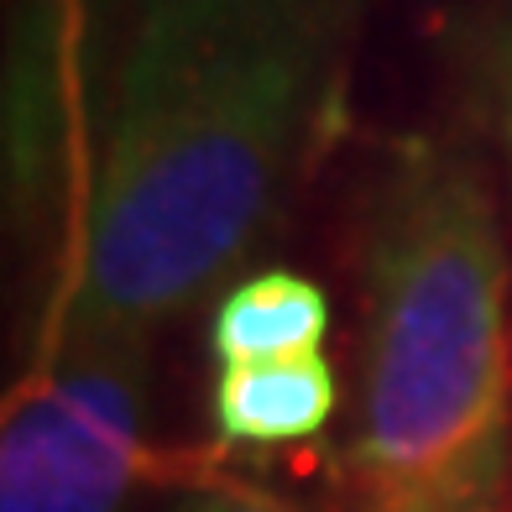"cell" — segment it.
I'll return each instance as SVG.
<instances>
[{"label":"cell","mask_w":512,"mask_h":512,"mask_svg":"<svg viewBox=\"0 0 512 512\" xmlns=\"http://www.w3.org/2000/svg\"><path fill=\"white\" fill-rule=\"evenodd\" d=\"M356 0H152L105 89L53 335L152 340L272 220Z\"/></svg>","instance_id":"cell-1"},{"label":"cell","mask_w":512,"mask_h":512,"mask_svg":"<svg viewBox=\"0 0 512 512\" xmlns=\"http://www.w3.org/2000/svg\"><path fill=\"white\" fill-rule=\"evenodd\" d=\"M512 455L507 251L471 162H392L366 236V351L351 434L361 512H486Z\"/></svg>","instance_id":"cell-2"},{"label":"cell","mask_w":512,"mask_h":512,"mask_svg":"<svg viewBox=\"0 0 512 512\" xmlns=\"http://www.w3.org/2000/svg\"><path fill=\"white\" fill-rule=\"evenodd\" d=\"M147 434V340L48 335L6 408L0 512H121Z\"/></svg>","instance_id":"cell-3"},{"label":"cell","mask_w":512,"mask_h":512,"mask_svg":"<svg viewBox=\"0 0 512 512\" xmlns=\"http://www.w3.org/2000/svg\"><path fill=\"white\" fill-rule=\"evenodd\" d=\"M340 403L335 366L319 356H288V361H251V366H220L209 413L215 434L241 450H277L314 439Z\"/></svg>","instance_id":"cell-4"},{"label":"cell","mask_w":512,"mask_h":512,"mask_svg":"<svg viewBox=\"0 0 512 512\" xmlns=\"http://www.w3.org/2000/svg\"><path fill=\"white\" fill-rule=\"evenodd\" d=\"M324 335H330V298L314 277L288 267L241 277L236 288L220 293L215 319H209L215 366L319 356Z\"/></svg>","instance_id":"cell-5"},{"label":"cell","mask_w":512,"mask_h":512,"mask_svg":"<svg viewBox=\"0 0 512 512\" xmlns=\"http://www.w3.org/2000/svg\"><path fill=\"white\" fill-rule=\"evenodd\" d=\"M178 512H283V507L251 497V492H225V486H215V492H194Z\"/></svg>","instance_id":"cell-6"},{"label":"cell","mask_w":512,"mask_h":512,"mask_svg":"<svg viewBox=\"0 0 512 512\" xmlns=\"http://www.w3.org/2000/svg\"><path fill=\"white\" fill-rule=\"evenodd\" d=\"M507 147H512V48H507Z\"/></svg>","instance_id":"cell-7"}]
</instances>
